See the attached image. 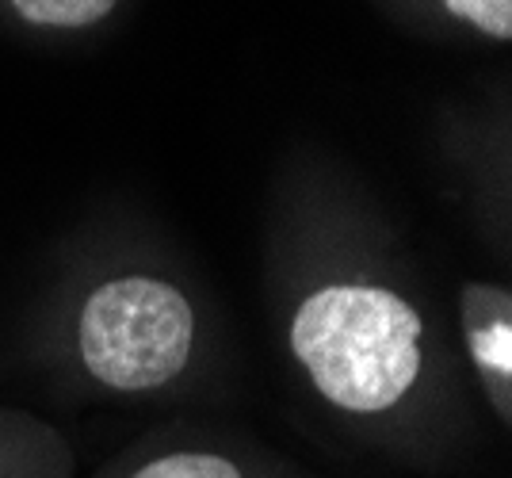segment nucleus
Listing matches in <instances>:
<instances>
[{"mask_svg": "<svg viewBox=\"0 0 512 478\" xmlns=\"http://www.w3.org/2000/svg\"><path fill=\"white\" fill-rule=\"evenodd\" d=\"M127 478H245V471L222 452H165L134 467Z\"/></svg>", "mask_w": 512, "mask_h": 478, "instance_id": "4", "label": "nucleus"}, {"mask_svg": "<svg viewBox=\"0 0 512 478\" xmlns=\"http://www.w3.org/2000/svg\"><path fill=\"white\" fill-rule=\"evenodd\" d=\"M463 322H467V345L474 368L486 383V394L497 406V417H512V318L509 291L470 283L463 299Z\"/></svg>", "mask_w": 512, "mask_h": 478, "instance_id": "3", "label": "nucleus"}, {"mask_svg": "<svg viewBox=\"0 0 512 478\" xmlns=\"http://www.w3.org/2000/svg\"><path fill=\"white\" fill-rule=\"evenodd\" d=\"M77 345L85 371L107 391H161L192 360L195 310L169 280L115 276L81 306Z\"/></svg>", "mask_w": 512, "mask_h": 478, "instance_id": "2", "label": "nucleus"}, {"mask_svg": "<svg viewBox=\"0 0 512 478\" xmlns=\"http://www.w3.org/2000/svg\"><path fill=\"white\" fill-rule=\"evenodd\" d=\"M417 306L375 283H325L291 318V352L314 391L352 417L398 410L425 371Z\"/></svg>", "mask_w": 512, "mask_h": 478, "instance_id": "1", "label": "nucleus"}, {"mask_svg": "<svg viewBox=\"0 0 512 478\" xmlns=\"http://www.w3.org/2000/svg\"><path fill=\"white\" fill-rule=\"evenodd\" d=\"M27 23L39 27H88L104 20L115 0H12Z\"/></svg>", "mask_w": 512, "mask_h": 478, "instance_id": "5", "label": "nucleus"}, {"mask_svg": "<svg viewBox=\"0 0 512 478\" xmlns=\"http://www.w3.org/2000/svg\"><path fill=\"white\" fill-rule=\"evenodd\" d=\"M451 16L467 20L482 35L509 43L512 39V0H444Z\"/></svg>", "mask_w": 512, "mask_h": 478, "instance_id": "6", "label": "nucleus"}]
</instances>
